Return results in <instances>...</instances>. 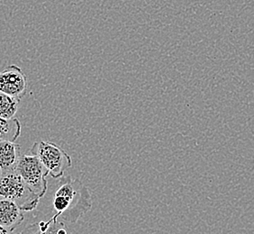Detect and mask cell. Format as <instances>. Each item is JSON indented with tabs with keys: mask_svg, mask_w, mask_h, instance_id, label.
Wrapping results in <instances>:
<instances>
[{
	"mask_svg": "<svg viewBox=\"0 0 254 234\" xmlns=\"http://www.w3.org/2000/svg\"><path fill=\"white\" fill-rule=\"evenodd\" d=\"M0 234H14V233L0 225Z\"/></svg>",
	"mask_w": 254,
	"mask_h": 234,
	"instance_id": "obj_11",
	"label": "cell"
},
{
	"mask_svg": "<svg viewBox=\"0 0 254 234\" xmlns=\"http://www.w3.org/2000/svg\"><path fill=\"white\" fill-rule=\"evenodd\" d=\"M66 227L63 221L54 215L48 221H41L25 227L20 234H59L60 230Z\"/></svg>",
	"mask_w": 254,
	"mask_h": 234,
	"instance_id": "obj_8",
	"label": "cell"
},
{
	"mask_svg": "<svg viewBox=\"0 0 254 234\" xmlns=\"http://www.w3.org/2000/svg\"><path fill=\"white\" fill-rule=\"evenodd\" d=\"M28 81L22 68L12 64L0 71V92L14 98H23L26 94Z\"/></svg>",
	"mask_w": 254,
	"mask_h": 234,
	"instance_id": "obj_5",
	"label": "cell"
},
{
	"mask_svg": "<svg viewBox=\"0 0 254 234\" xmlns=\"http://www.w3.org/2000/svg\"><path fill=\"white\" fill-rule=\"evenodd\" d=\"M25 220L23 211L14 202L0 198V225L14 232Z\"/></svg>",
	"mask_w": 254,
	"mask_h": 234,
	"instance_id": "obj_6",
	"label": "cell"
},
{
	"mask_svg": "<svg viewBox=\"0 0 254 234\" xmlns=\"http://www.w3.org/2000/svg\"><path fill=\"white\" fill-rule=\"evenodd\" d=\"M30 152L39 159L49 172V175L55 179L64 176V172L72 166L71 157L62 147L54 142H34Z\"/></svg>",
	"mask_w": 254,
	"mask_h": 234,
	"instance_id": "obj_3",
	"label": "cell"
},
{
	"mask_svg": "<svg viewBox=\"0 0 254 234\" xmlns=\"http://www.w3.org/2000/svg\"><path fill=\"white\" fill-rule=\"evenodd\" d=\"M20 100V98L0 92V117L5 119L15 118L19 108Z\"/></svg>",
	"mask_w": 254,
	"mask_h": 234,
	"instance_id": "obj_10",
	"label": "cell"
},
{
	"mask_svg": "<svg viewBox=\"0 0 254 234\" xmlns=\"http://www.w3.org/2000/svg\"><path fill=\"white\" fill-rule=\"evenodd\" d=\"M0 171H1V169H0Z\"/></svg>",
	"mask_w": 254,
	"mask_h": 234,
	"instance_id": "obj_12",
	"label": "cell"
},
{
	"mask_svg": "<svg viewBox=\"0 0 254 234\" xmlns=\"http://www.w3.org/2000/svg\"><path fill=\"white\" fill-rule=\"evenodd\" d=\"M21 130L22 126L18 119L0 117V142H15L21 134Z\"/></svg>",
	"mask_w": 254,
	"mask_h": 234,
	"instance_id": "obj_9",
	"label": "cell"
},
{
	"mask_svg": "<svg viewBox=\"0 0 254 234\" xmlns=\"http://www.w3.org/2000/svg\"><path fill=\"white\" fill-rule=\"evenodd\" d=\"M15 171L35 195L40 198L44 197L48 188L46 176L49 172L37 157L32 154L21 155Z\"/></svg>",
	"mask_w": 254,
	"mask_h": 234,
	"instance_id": "obj_4",
	"label": "cell"
},
{
	"mask_svg": "<svg viewBox=\"0 0 254 234\" xmlns=\"http://www.w3.org/2000/svg\"><path fill=\"white\" fill-rule=\"evenodd\" d=\"M59 179L53 197L55 216L75 224L92 208L91 194L81 181L70 176H64Z\"/></svg>",
	"mask_w": 254,
	"mask_h": 234,
	"instance_id": "obj_1",
	"label": "cell"
},
{
	"mask_svg": "<svg viewBox=\"0 0 254 234\" xmlns=\"http://www.w3.org/2000/svg\"><path fill=\"white\" fill-rule=\"evenodd\" d=\"M0 198L14 202L25 212L35 209L41 199L15 171L4 172L0 176Z\"/></svg>",
	"mask_w": 254,
	"mask_h": 234,
	"instance_id": "obj_2",
	"label": "cell"
},
{
	"mask_svg": "<svg viewBox=\"0 0 254 234\" xmlns=\"http://www.w3.org/2000/svg\"><path fill=\"white\" fill-rule=\"evenodd\" d=\"M21 147L15 142H0V169L2 173L15 171L21 153Z\"/></svg>",
	"mask_w": 254,
	"mask_h": 234,
	"instance_id": "obj_7",
	"label": "cell"
}]
</instances>
